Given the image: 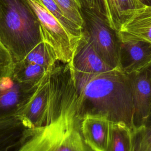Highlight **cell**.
Here are the masks:
<instances>
[{
	"label": "cell",
	"mask_w": 151,
	"mask_h": 151,
	"mask_svg": "<svg viewBox=\"0 0 151 151\" xmlns=\"http://www.w3.org/2000/svg\"><path fill=\"white\" fill-rule=\"evenodd\" d=\"M27 1L38 18L43 41L52 48L58 61L69 63L80 38L73 36L38 0Z\"/></svg>",
	"instance_id": "cell-6"
},
{
	"label": "cell",
	"mask_w": 151,
	"mask_h": 151,
	"mask_svg": "<svg viewBox=\"0 0 151 151\" xmlns=\"http://www.w3.org/2000/svg\"><path fill=\"white\" fill-rule=\"evenodd\" d=\"M132 130L123 123H110L109 151H131Z\"/></svg>",
	"instance_id": "cell-16"
},
{
	"label": "cell",
	"mask_w": 151,
	"mask_h": 151,
	"mask_svg": "<svg viewBox=\"0 0 151 151\" xmlns=\"http://www.w3.org/2000/svg\"><path fill=\"white\" fill-rule=\"evenodd\" d=\"M77 1L80 5L93 10L103 18L110 21L105 0H77Z\"/></svg>",
	"instance_id": "cell-22"
},
{
	"label": "cell",
	"mask_w": 151,
	"mask_h": 151,
	"mask_svg": "<svg viewBox=\"0 0 151 151\" xmlns=\"http://www.w3.org/2000/svg\"><path fill=\"white\" fill-rule=\"evenodd\" d=\"M77 93L69 63L58 62L38 84L17 114L28 128L49 125L77 115Z\"/></svg>",
	"instance_id": "cell-2"
},
{
	"label": "cell",
	"mask_w": 151,
	"mask_h": 151,
	"mask_svg": "<svg viewBox=\"0 0 151 151\" xmlns=\"http://www.w3.org/2000/svg\"><path fill=\"white\" fill-rule=\"evenodd\" d=\"M146 125L151 126V114H150V116H149V119H148V120H147V123H146Z\"/></svg>",
	"instance_id": "cell-24"
},
{
	"label": "cell",
	"mask_w": 151,
	"mask_h": 151,
	"mask_svg": "<svg viewBox=\"0 0 151 151\" xmlns=\"http://www.w3.org/2000/svg\"><path fill=\"white\" fill-rule=\"evenodd\" d=\"M77 93V116L106 117L133 130V103L128 74L119 69L95 74L72 71Z\"/></svg>",
	"instance_id": "cell-1"
},
{
	"label": "cell",
	"mask_w": 151,
	"mask_h": 151,
	"mask_svg": "<svg viewBox=\"0 0 151 151\" xmlns=\"http://www.w3.org/2000/svg\"><path fill=\"white\" fill-rule=\"evenodd\" d=\"M83 19L82 34L96 52L111 67L118 69L119 31L93 10L80 5Z\"/></svg>",
	"instance_id": "cell-5"
},
{
	"label": "cell",
	"mask_w": 151,
	"mask_h": 151,
	"mask_svg": "<svg viewBox=\"0 0 151 151\" xmlns=\"http://www.w3.org/2000/svg\"><path fill=\"white\" fill-rule=\"evenodd\" d=\"M69 65L73 71L90 74L103 73L114 69L96 52L83 34Z\"/></svg>",
	"instance_id": "cell-10"
},
{
	"label": "cell",
	"mask_w": 151,
	"mask_h": 151,
	"mask_svg": "<svg viewBox=\"0 0 151 151\" xmlns=\"http://www.w3.org/2000/svg\"><path fill=\"white\" fill-rule=\"evenodd\" d=\"M144 6H151V0H138Z\"/></svg>",
	"instance_id": "cell-23"
},
{
	"label": "cell",
	"mask_w": 151,
	"mask_h": 151,
	"mask_svg": "<svg viewBox=\"0 0 151 151\" xmlns=\"http://www.w3.org/2000/svg\"><path fill=\"white\" fill-rule=\"evenodd\" d=\"M111 26L120 31L136 11L144 7L138 0H105Z\"/></svg>",
	"instance_id": "cell-13"
},
{
	"label": "cell",
	"mask_w": 151,
	"mask_h": 151,
	"mask_svg": "<svg viewBox=\"0 0 151 151\" xmlns=\"http://www.w3.org/2000/svg\"><path fill=\"white\" fill-rule=\"evenodd\" d=\"M42 41L40 24L27 0H0V41L14 63Z\"/></svg>",
	"instance_id": "cell-3"
},
{
	"label": "cell",
	"mask_w": 151,
	"mask_h": 151,
	"mask_svg": "<svg viewBox=\"0 0 151 151\" xmlns=\"http://www.w3.org/2000/svg\"><path fill=\"white\" fill-rule=\"evenodd\" d=\"M110 123L100 116L87 115L81 119L80 128L83 137L95 151H109Z\"/></svg>",
	"instance_id": "cell-11"
},
{
	"label": "cell",
	"mask_w": 151,
	"mask_h": 151,
	"mask_svg": "<svg viewBox=\"0 0 151 151\" xmlns=\"http://www.w3.org/2000/svg\"><path fill=\"white\" fill-rule=\"evenodd\" d=\"M28 127L17 115L0 119V151H17Z\"/></svg>",
	"instance_id": "cell-12"
},
{
	"label": "cell",
	"mask_w": 151,
	"mask_h": 151,
	"mask_svg": "<svg viewBox=\"0 0 151 151\" xmlns=\"http://www.w3.org/2000/svg\"><path fill=\"white\" fill-rule=\"evenodd\" d=\"M131 151H151V126L145 125L132 131Z\"/></svg>",
	"instance_id": "cell-19"
},
{
	"label": "cell",
	"mask_w": 151,
	"mask_h": 151,
	"mask_svg": "<svg viewBox=\"0 0 151 151\" xmlns=\"http://www.w3.org/2000/svg\"><path fill=\"white\" fill-rule=\"evenodd\" d=\"M77 115L49 125L27 128L17 151H95L85 140Z\"/></svg>",
	"instance_id": "cell-4"
},
{
	"label": "cell",
	"mask_w": 151,
	"mask_h": 151,
	"mask_svg": "<svg viewBox=\"0 0 151 151\" xmlns=\"http://www.w3.org/2000/svg\"><path fill=\"white\" fill-rule=\"evenodd\" d=\"M121 30L151 42V6H145L136 11Z\"/></svg>",
	"instance_id": "cell-15"
},
{
	"label": "cell",
	"mask_w": 151,
	"mask_h": 151,
	"mask_svg": "<svg viewBox=\"0 0 151 151\" xmlns=\"http://www.w3.org/2000/svg\"><path fill=\"white\" fill-rule=\"evenodd\" d=\"M24 60L38 64L48 70L52 69L60 62L52 48L44 41L33 48Z\"/></svg>",
	"instance_id": "cell-17"
},
{
	"label": "cell",
	"mask_w": 151,
	"mask_h": 151,
	"mask_svg": "<svg viewBox=\"0 0 151 151\" xmlns=\"http://www.w3.org/2000/svg\"><path fill=\"white\" fill-rule=\"evenodd\" d=\"M128 75L133 103V126L135 129L145 126L151 114V63Z\"/></svg>",
	"instance_id": "cell-8"
},
{
	"label": "cell",
	"mask_w": 151,
	"mask_h": 151,
	"mask_svg": "<svg viewBox=\"0 0 151 151\" xmlns=\"http://www.w3.org/2000/svg\"><path fill=\"white\" fill-rule=\"evenodd\" d=\"M63 16L69 21L79 26L83 25L80 6L77 0H53Z\"/></svg>",
	"instance_id": "cell-18"
},
{
	"label": "cell",
	"mask_w": 151,
	"mask_h": 151,
	"mask_svg": "<svg viewBox=\"0 0 151 151\" xmlns=\"http://www.w3.org/2000/svg\"><path fill=\"white\" fill-rule=\"evenodd\" d=\"M118 69L129 74L151 63V42L130 32L119 31Z\"/></svg>",
	"instance_id": "cell-7"
},
{
	"label": "cell",
	"mask_w": 151,
	"mask_h": 151,
	"mask_svg": "<svg viewBox=\"0 0 151 151\" xmlns=\"http://www.w3.org/2000/svg\"><path fill=\"white\" fill-rule=\"evenodd\" d=\"M37 86L21 84L12 76L0 81V119L17 115L29 100Z\"/></svg>",
	"instance_id": "cell-9"
},
{
	"label": "cell",
	"mask_w": 151,
	"mask_h": 151,
	"mask_svg": "<svg viewBox=\"0 0 151 151\" xmlns=\"http://www.w3.org/2000/svg\"><path fill=\"white\" fill-rule=\"evenodd\" d=\"M49 11H50L64 26L67 30L74 37L80 38L82 35L81 28L76 24L67 20L53 0H38Z\"/></svg>",
	"instance_id": "cell-20"
},
{
	"label": "cell",
	"mask_w": 151,
	"mask_h": 151,
	"mask_svg": "<svg viewBox=\"0 0 151 151\" xmlns=\"http://www.w3.org/2000/svg\"><path fill=\"white\" fill-rule=\"evenodd\" d=\"M14 63L9 52L0 41V81L12 76Z\"/></svg>",
	"instance_id": "cell-21"
},
{
	"label": "cell",
	"mask_w": 151,
	"mask_h": 151,
	"mask_svg": "<svg viewBox=\"0 0 151 151\" xmlns=\"http://www.w3.org/2000/svg\"><path fill=\"white\" fill-rule=\"evenodd\" d=\"M48 71L38 64L22 60L14 63L12 77L21 84L37 86Z\"/></svg>",
	"instance_id": "cell-14"
}]
</instances>
